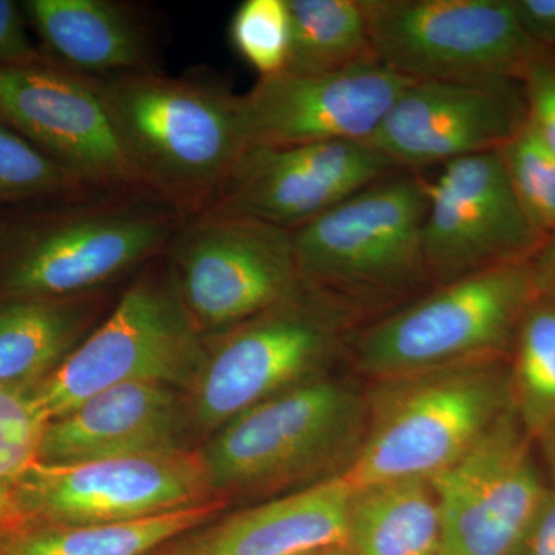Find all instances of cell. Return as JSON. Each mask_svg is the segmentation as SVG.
Wrapping results in <instances>:
<instances>
[{"instance_id": "cell-1", "label": "cell", "mask_w": 555, "mask_h": 555, "mask_svg": "<svg viewBox=\"0 0 555 555\" xmlns=\"http://www.w3.org/2000/svg\"><path fill=\"white\" fill-rule=\"evenodd\" d=\"M91 80L141 188L184 218L204 214L247 150L240 94L160 69Z\"/></svg>"}, {"instance_id": "cell-2", "label": "cell", "mask_w": 555, "mask_h": 555, "mask_svg": "<svg viewBox=\"0 0 555 555\" xmlns=\"http://www.w3.org/2000/svg\"><path fill=\"white\" fill-rule=\"evenodd\" d=\"M184 219L144 189L64 196L50 214L7 238L0 283L11 298L108 291L160 257Z\"/></svg>"}, {"instance_id": "cell-3", "label": "cell", "mask_w": 555, "mask_h": 555, "mask_svg": "<svg viewBox=\"0 0 555 555\" xmlns=\"http://www.w3.org/2000/svg\"><path fill=\"white\" fill-rule=\"evenodd\" d=\"M367 400L318 377L248 409L201 449L219 499L278 496L343 476L366 436Z\"/></svg>"}, {"instance_id": "cell-4", "label": "cell", "mask_w": 555, "mask_h": 555, "mask_svg": "<svg viewBox=\"0 0 555 555\" xmlns=\"http://www.w3.org/2000/svg\"><path fill=\"white\" fill-rule=\"evenodd\" d=\"M427 181L397 169L292 232L302 284L356 318L434 287L423 255Z\"/></svg>"}, {"instance_id": "cell-5", "label": "cell", "mask_w": 555, "mask_h": 555, "mask_svg": "<svg viewBox=\"0 0 555 555\" xmlns=\"http://www.w3.org/2000/svg\"><path fill=\"white\" fill-rule=\"evenodd\" d=\"M511 406L509 366L502 357L382 379L367 401L363 444L343 477L353 489L430 480Z\"/></svg>"}, {"instance_id": "cell-6", "label": "cell", "mask_w": 555, "mask_h": 555, "mask_svg": "<svg viewBox=\"0 0 555 555\" xmlns=\"http://www.w3.org/2000/svg\"><path fill=\"white\" fill-rule=\"evenodd\" d=\"M206 350L163 254L131 278L101 323L28 396L49 423L126 383H159L188 393Z\"/></svg>"}, {"instance_id": "cell-7", "label": "cell", "mask_w": 555, "mask_h": 555, "mask_svg": "<svg viewBox=\"0 0 555 555\" xmlns=\"http://www.w3.org/2000/svg\"><path fill=\"white\" fill-rule=\"evenodd\" d=\"M537 297L532 261L433 287L361 332L358 367L387 379L502 357Z\"/></svg>"}, {"instance_id": "cell-8", "label": "cell", "mask_w": 555, "mask_h": 555, "mask_svg": "<svg viewBox=\"0 0 555 555\" xmlns=\"http://www.w3.org/2000/svg\"><path fill=\"white\" fill-rule=\"evenodd\" d=\"M353 321L302 287L276 308L206 338V360L185 393L195 436L210 437L248 409L326 375Z\"/></svg>"}, {"instance_id": "cell-9", "label": "cell", "mask_w": 555, "mask_h": 555, "mask_svg": "<svg viewBox=\"0 0 555 555\" xmlns=\"http://www.w3.org/2000/svg\"><path fill=\"white\" fill-rule=\"evenodd\" d=\"M164 258L204 338L276 308L305 287L292 233L257 219L211 211L185 218Z\"/></svg>"}, {"instance_id": "cell-10", "label": "cell", "mask_w": 555, "mask_h": 555, "mask_svg": "<svg viewBox=\"0 0 555 555\" xmlns=\"http://www.w3.org/2000/svg\"><path fill=\"white\" fill-rule=\"evenodd\" d=\"M375 57L415 82H520L540 46L518 24L513 0H361Z\"/></svg>"}, {"instance_id": "cell-11", "label": "cell", "mask_w": 555, "mask_h": 555, "mask_svg": "<svg viewBox=\"0 0 555 555\" xmlns=\"http://www.w3.org/2000/svg\"><path fill=\"white\" fill-rule=\"evenodd\" d=\"M219 499L196 449L35 466L22 478L14 509L46 524L116 525L163 516Z\"/></svg>"}, {"instance_id": "cell-12", "label": "cell", "mask_w": 555, "mask_h": 555, "mask_svg": "<svg viewBox=\"0 0 555 555\" xmlns=\"http://www.w3.org/2000/svg\"><path fill=\"white\" fill-rule=\"evenodd\" d=\"M545 241L518 203L500 150L444 164L427 181L423 255L434 287L532 261Z\"/></svg>"}, {"instance_id": "cell-13", "label": "cell", "mask_w": 555, "mask_h": 555, "mask_svg": "<svg viewBox=\"0 0 555 555\" xmlns=\"http://www.w3.org/2000/svg\"><path fill=\"white\" fill-rule=\"evenodd\" d=\"M441 517L438 555H511L546 486L516 409L430 478Z\"/></svg>"}, {"instance_id": "cell-14", "label": "cell", "mask_w": 555, "mask_h": 555, "mask_svg": "<svg viewBox=\"0 0 555 555\" xmlns=\"http://www.w3.org/2000/svg\"><path fill=\"white\" fill-rule=\"evenodd\" d=\"M0 124L87 188L142 189L93 80L56 62L0 65Z\"/></svg>"}, {"instance_id": "cell-15", "label": "cell", "mask_w": 555, "mask_h": 555, "mask_svg": "<svg viewBox=\"0 0 555 555\" xmlns=\"http://www.w3.org/2000/svg\"><path fill=\"white\" fill-rule=\"evenodd\" d=\"M397 169L371 142L247 149L206 211L292 233Z\"/></svg>"}, {"instance_id": "cell-16", "label": "cell", "mask_w": 555, "mask_h": 555, "mask_svg": "<svg viewBox=\"0 0 555 555\" xmlns=\"http://www.w3.org/2000/svg\"><path fill=\"white\" fill-rule=\"evenodd\" d=\"M525 124L518 80H409L369 142L420 171L502 150Z\"/></svg>"}, {"instance_id": "cell-17", "label": "cell", "mask_w": 555, "mask_h": 555, "mask_svg": "<svg viewBox=\"0 0 555 555\" xmlns=\"http://www.w3.org/2000/svg\"><path fill=\"white\" fill-rule=\"evenodd\" d=\"M408 82L379 62L324 75L259 78L240 94L246 147L369 142Z\"/></svg>"}, {"instance_id": "cell-18", "label": "cell", "mask_w": 555, "mask_h": 555, "mask_svg": "<svg viewBox=\"0 0 555 555\" xmlns=\"http://www.w3.org/2000/svg\"><path fill=\"white\" fill-rule=\"evenodd\" d=\"M195 436L184 390L159 383H126L87 398L50 420L38 463L67 465L94 460L189 451Z\"/></svg>"}, {"instance_id": "cell-19", "label": "cell", "mask_w": 555, "mask_h": 555, "mask_svg": "<svg viewBox=\"0 0 555 555\" xmlns=\"http://www.w3.org/2000/svg\"><path fill=\"white\" fill-rule=\"evenodd\" d=\"M352 486L343 476L217 517L167 543L170 555H305L345 545Z\"/></svg>"}, {"instance_id": "cell-20", "label": "cell", "mask_w": 555, "mask_h": 555, "mask_svg": "<svg viewBox=\"0 0 555 555\" xmlns=\"http://www.w3.org/2000/svg\"><path fill=\"white\" fill-rule=\"evenodd\" d=\"M54 62L89 79L159 72L147 20L118 0H30L25 3Z\"/></svg>"}, {"instance_id": "cell-21", "label": "cell", "mask_w": 555, "mask_h": 555, "mask_svg": "<svg viewBox=\"0 0 555 555\" xmlns=\"http://www.w3.org/2000/svg\"><path fill=\"white\" fill-rule=\"evenodd\" d=\"M109 291L0 302V387L24 392L53 374L115 305Z\"/></svg>"}, {"instance_id": "cell-22", "label": "cell", "mask_w": 555, "mask_h": 555, "mask_svg": "<svg viewBox=\"0 0 555 555\" xmlns=\"http://www.w3.org/2000/svg\"><path fill=\"white\" fill-rule=\"evenodd\" d=\"M440 543L433 481L406 478L353 489L345 543L349 555H438Z\"/></svg>"}, {"instance_id": "cell-23", "label": "cell", "mask_w": 555, "mask_h": 555, "mask_svg": "<svg viewBox=\"0 0 555 555\" xmlns=\"http://www.w3.org/2000/svg\"><path fill=\"white\" fill-rule=\"evenodd\" d=\"M225 500L116 525L46 524L7 537L0 555H147L214 520Z\"/></svg>"}, {"instance_id": "cell-24", "label": "cell", "mask_w": 555, "mask_h": 555, "mask_svg": "<svg viewBox=\"0 0 555 555\" xmlns=\"http://www.w3.org/2000/svg\"><path fill=\"white\" fill-rule=\"evenodd\" d=\"M292 75H324L378 62L361 0H286Z\"/></svg>"}, {"instance_id": "cell-25", "label": "cell", "mask_w": 555, "mask_h": 555, "mask_svg": "<svg viewBox=\"0 0 555 555\" xmlns=\"http://www.w3.org/2000/svg\"><path fill=\"white\" fill-rule=\"evenodd\" d=\"M511 400L531 440L555 437V301L539 295L526 310L513 345Z\"/></svg>"}, {"instance_id": "cell-26", "label": "cell", "mask_w": 555, "mask_h": 555, "mask_svg": "<svg viewBox=\"0 0 555 555\" xmlns=\"http://www.w3.org/2000/svg\"><path fill=\"white\" fill-rule=\"evenodd\" d=\"M93 190L0 124V203L56 199ZM100 190V189H96Z\"/></svg>"}, {"instance_id": "cell-27", "label": "cell", "mask_w": 555, "mask_h": 555, "mask_svg": "<svg viewBox=\"0 0 555 555\" xmlns=\"http://www.w3.org/2000/svg\"><path fill=\"white\" fill-rule=\"evenodd\" d=\"M518 203L545 238L555 233V153L524 129L500 150Z\"/></svg>"}, {"instance_id": "cell-28", "label": "cell", "mask_w": 555, "mask_h": 555, "mask_svg": "<svg viewBox=\"0 0 555 555\" xmlns=\"http://www.w3.org/2000/svg\"><path fill=\"white\" fill-rule=\"evenodd\" d=\"M46 425L28 392L0 387V520L13 513L22 478L38 463Z\"/></svg>"}, {"instance_id": "cell-29", "label": "cell", "mask_w": 555, "mask_h": 555, "mask_svg": "<svg viewBox=\"0 0 555 555\" xmlns=\"http://www.w3.org/2000/svg\"><path fill=\"white\" fill-rule=\"evenodd\" d=\"M229 36L259 78L280 75L287 67L291 40L286 0H244L230 21Z\"/></svg>"}, {"instance_id": "cell-30", "label": "cell", "mask_w": 555, "mask_h": 555, "mask_svg": "<svg viewBox=\"0 0 555 555\" xmlns=\"http://www.w3.org/2000/svg\"><path fill=\"white\" fill-rule=\"evenodd\" d=\"M526 122L555 153V50L540 47L520 79Z\"/></svg>"}, {"instance_id": "cell-31", "label": "cell", "mask_w": 555, "mask_h": 555, "mask_svg": "<svg viewBox=\"0 0 555 555\" xmlns=\"http://www.w3.org/2000/svg\"><path fill=\"white\" fill-rule=\"evenodd\" d=\"M511 555H555V488H546Z\"/></svg>"}, {"instance_id": "cell-32", "label": "cell", "mask_w": 555, "mask_h": 555, "mask_svg": "<svg viewBox=\"0 0 555 555\" xmlns=\"http://www.w3.org/2000/svg\"><path fill=\"white\" fill-rule=\"evenodd\" d=\"M39 57L25 31L20 7L0 0V65L24 64Z\"/></svg>"}, {"instance_id": "cell-33", "label": "cell", "mask_w": 555, "mask_h": 555, "mask_svg": "<svg viewBox=\"0 0 555 555\" xmlns=\"http://www.w3.org/2000/svg\"><path fill=\"white\" fill-rule=\"evenodd\" d=\"M513 7L528 38L555 50V0H513Z\"/></svg>"}, {"instance_id": "cell-34", "label": "cell", "mask_w": 555, "mask_h": 555, "mask_svg": "<svg viewBox=\"0 0 555 555\" xmlns=\"http://www.w3.org/2000/svg\"><path fill=\"white\" fill-rule=\"evenodd\" d=\"M532 269L539 295L555 301V233L532 259Z\"/></svg>"}, {"instance_id": "cell-35", "label": "cell", "mask_w": 555, "mask_h": 555, "mask_svg": "<svg viewBox=\"0 0 555 555\" xmlns=\"http://www.w3.org/2000/svg\"><path fill=\"white\" fill-rule=\"evenodd\" d=\"M543 451H545L547 462H550L551 470H553V476L555 480V437L551 438V440L542 443Z\"/></svg>"}, {"instance_id": "cell-36", "label": "cell", "mask_w": 555, "mask_h": 555, "mask_svg": "<svg viewBox=\"0 0 555 555\" xmlns=\"http://www.w3.org/2000/svg\"><path fill=\"white\" fill-rule=\"evenodd\" d=\"M305 555H349L345 545L323 547V550L312 551Z\"/></svg>"}, {"instance_id": "cell-37", "label": "cell", "mask_w": 555, "mask_h": 555, "mask_svg": "<svg viewBox=\"0 0 555 555\" xmlns=\"http://www.w3.org/2000/svg\"><path fill=\"white\" fill-rule=\"evenodd\" d=\"M147 555H170L167 553L166 546L159 547V550L153 551V553H150Z\"/></svg>"}]
</instances>
